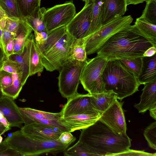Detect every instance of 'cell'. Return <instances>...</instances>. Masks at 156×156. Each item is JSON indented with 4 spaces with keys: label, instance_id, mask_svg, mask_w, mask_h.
I'll return each mask as SVG.
<instances>
[{
    "label": "cell",
    "instance_id": "cell-39",
    "mask_svg": "<svg viewBox=\"0 0 156 156\" xmlns=\"http://www.w3.org/2000/svg\"><path fill=\"white\" fill-rule=\"evenodd\" d=\"M156 156V153H150L143 151H139L131 150L130 149L127 151L119 154L116 156Z\"/></svg>",
    "mask_w": 156,
    "mask_h": 156
},
{
    "label": "cell",
    "instance_id": "cell-12",
    "mask_svg": "<svg viewBox=\"0 0 156 156\" xmlns=\"http://www.w3.org/2000/svg\"><path fill=\"white\" fill-rule=\"evenodd\" d=\"M20 130L29 138L44 141L57 140L64 132L58 128L36 122L25 124Z\"/></svg>",
    "mask_w": 156,
    "mask_h": 156
},
{
    "label": "cell",
    "instance_id": "cell-48",
    "mask_svg": "<svg viewBox=\"0 0 156 156\" xmlns=\"http://www.w3.org/2000/svg\"><path fill=\"white\" fill-rule=\"evenodd\" d=\"M149 110L151 116L155 120H156V106L150 108Z\"/></svg>",
    "mask_w": 156,
    "mask_h": 156
},
{
    "label": "cell",
    "instance_id": "cell-35",
    "mask_svg": "<svg viewBox=\"0 0 156 156\" xmlns=\"http://www.w3.org/2000/svg\"><path fill=\"white\" fill-rule=\"evenodd\" d=\"M13 81L12 73L0 69V84L2 90L10 86Z\"/></svg>",
    "mask_w": 156,
    "mask_h": 156
},
{
    "label": "cell",
    "instance_id": "cell-49",
    "mask_svg": "<svg viewBox=\"0 0 156 156\" xmlns=\"http://www.w3.org/2000/svg\"><path fill=\"white\" fill-rule=\"evenodd\" d=\"M6 18L4 17L0 20V28L2 30L4 29L6 23Z\"/></svg>",
    "mask_w": 156,
    "mask_h": 156
},
{
    "label": "cell",
    "instance_id": "cell-14",
    "mask_svg": "<svg viewBox=\"0 0 156 156\" xmlns=\"http://www.w3.org/2000/svg\"><path fill=\"white\" fill-rule=\"evenodd\" d=\"M14 99L5 95L0 99V112L9 124L10 127L21 128L25 121L24 117Z\"/></svg>",
    "mask_w": 156,
    "mask_h": 156
},
{
    "label": "cell",
    "instance_id": "cell-26",
    "mask_svg": "<svg viewBox=\"0 0 156 156\" xmlns=\"http://www.w3.org/2000/svg\"><path fill=\"white\" fill-rule=\"evenodd\" d=\"M44 68L34 38L32 43L30 54V76L37 73L42 72Z\"/></svg>",
    "mask_w": 156,
    "mask_h": 156
},
{
    "label": "cell",
    "instance_id": "cell-28",
    "mask_svg": "<svg viewBox=\"0 0 156 156\" xmlns=\"http://www.w3.org/2000/svg\"><path fill=\"white\" fill-rule=\"evenodd\" d=\"M12 74L13 81L12 84L3 89L2 91L4 95L14 100L18 96L23 85L21 81V72Z\"/></svg>",
    "mask_w": 156,
    "mask_h": 156
},
{
    "label": "cell",
    "instance_id": "cell-8",
    "mask_svg": "<svg viewBox=\"0 0 156 156\" xmlns=\"http://www.w3.org/2000/svg\"><path fill=\"white\" fill-rule=\"evenodd\" d=\"M87 62L68 60L60 69L58 85L62 97L68 99L78 93L81 74Z\"/></svg>",
    "mask_w": 156,
    "mask_h": 156
},
{
    "label": "cell",
    "instance_id": "cell-31",
    "mask_svg": "<svg viewBox=\"0 0 156 156\" xmlns=\"http://www.w3.org/2000/svg\"><path fill=\"white\" fill-rule=\"evenodd\" d=\"M146 5L140 17L156 25V0H146Z\"/></svg>",
    "mask_w": 156,
    "mask_h": 156
},
{
    "label": "cell",
    "instance_id": "cell-42",
    "mask_svg": "<svg viewBox=\"0 0 156 156\" xmlns=\"http://www.w3.org/2000/svg\"><path fill=\"white\" fill-rule=\"evenodd\" d=\"M0 156H22V155L14 150L9 148L2 153Z\"/></svg>",
    "mask_w": 156,
    "mask_h": 156
},
{
    "label": "cell",
    "instance_id": "cell-41",
    "mask_svg": "<svg viewBox=\"0 0 156 156\" xmlns=\"http://www.w3.org/2000/svg\"><path fill=\"white\" fill-rule=\"evenodd\" d=\"M14 37L11 39L6 44L4 49V51L7 58L9 55L13 54L14 44Z\"/></svg>",
    "mask_w": 156,
    "mask_h": 156
},
{
    "label": "cell",
    "instance_id": "cell-47",
    "mask_svg": "<svg viewBox=\"0 0 156 156\" xmlns=\"http://www.w3.org/2000/svg\"><path fill=\"white\" fill-rule=\"evenodd\" d=\"M9 148L7 145L2 142L0 144V155L2 153Z\"/></svg>",
    "mask_w": 156,
    "mask_h": 156
},
{
    "label": "cell",
    "instance_id": "cell-10",
    "mask_svg": "<svg viewBox=\"0 0 156 156\" xmlns=\"http://www.w3.org/2000/svg\"><path fill=\"white\" fill-rule=\"evenodd\" d=\"M85 2L83 9L66 26L67 32L76 39L87 37L90 24L92 1L87 0Z\"/></svg>",
    "mask_w": 156,
    "mask_h": 156
},
{
    "label": "cell",
    "instance_id": "cell-16",
    "mask_svg": "<svg viewBox=\"0 0 156 156\" xmlns=\"http://www.w3.org/2000/svg\"><path fill=\"white\" fill-rule=\"evenodd\" d=\"M100 116L99 114H83L61 117L58 121L72 132L93 125Z\"/></svg>",
    "mask_w": 156,
    "mask_h": 156
},
{
    "label": "cell",
    "instance_id": "cell-56",
    "mask_svg": "<svg viewBox=\"0 0 156 156\" xmlns=\"http://www.w3.org/2000/svg\"><path fill=\"white\" fill-rule=\"evenodd\" d=\"M81 0L83 1H84L85 2V1H86V0Z\"/></svg>",
    "mask_w": 156,
    "mask_h": 156
},
{
    "label": "cell",
    "instance_id": "cell-40",
    "mask_svg": "<svg viewBox=\"0 0 156 156\" xmlns=\"http://www.w3.org/2000/svg\"><path fill=\"white\" fill-rule=\"evenodd\" d=\"M16 35L15 34L8 31L4 30H2L1 43L4 51L7 43L11 39L14 37Z\"/></svg>",
    "mask_w": 156,
    "mask_h": 156
},
{
    "label": "cell",
    "instance_id": "cell-20",
    "mask_svg": "<svg viewBox=\"0 0 156 156\" xmlns=\"http://www.w3.org/2000/svg\"><path fill=\"white\" fill-rule=\"evenodd\" d=\"M91 95V101L94 108L100 115L117 99L116 94L111 90Z\"/></svg>",
    "mask_w": 156,
    "mask_h": 156
},
{
    "label": "cell",
    "instance_id": "cell-36",
    "mask_svg": "<svg viewBox=\"0 0 156 156\" xmlns=\"http://www.w3.org/2000/svg\"><path fill=\"white\" fill-rule=\"evenodd\" d=\"M0 69L4 70L11 73H20L19 65L16 63L7 58L5 61Z\"/></svg>",
    "mask_w": 156,
    "mask_h": 156
},
{
    "label": "cell",
    "instance_id": "cell-5",
    "mask_svg": "<svg viewBox=\"0 0 156 156\" xmlns=\"http://www.w3.org/2000/svg\"><path fill=\"white\" fill-rule=\"evenodd\" d=\"M11 134L3 142L22 156H35L46 154L56 155L65 151L72 144H64L59 140L46 141L34 140L24 135L20 130Z\"/></svg>",
    "mask_w": 156,
    "mask_h": 156
},
{
    "label": "cell",
    "instance_id": "cell-4",
    "mask_svg": "<svg viewBox=\"0 0 156 156\" xmlns=\"http://www.w3.org/2000/svg\"><path fill=\"white\" fill-rule=\"evenodd\" d=\"M105 90H112L120 101L138 91L137 78L119 59L108 61L103 74Z\"/></svg>",
    "mask_w": 156,
    "mask_h": 156
},
{
    "label": "cell",
    "instance_id": "cell-50",
    "mask_svg": "<svg viewBox=\"0 0 156 156\" xmlns=\"http://www.w3.org/2000/svg\"><path fill=\"white\" fill-rule=\"evenodd\" d=\"M10 129L5 127L0 123V135H2Z\"/></svg>",
    "mask_w": 156,
    "mask_h": 156
},
{
    "label": "cell",
    "instance_id": "cell-21",
    "mask_svg": "<svg viewBox=\"0 0 156 156\" xmlns=\"http://www.w3.org/2000/svg\"><path fill=\"white\" fill-rule=\"evenodd\" d=\"M25 120V124L35 122L44 119H59L61 117V112L51 113L30 108H19Z\"/></svg>",
    "mask_w": 156,
    "mask_h": 156
},
{
    "label": "cell",
    "instance_id": "cell-53",
    "mask_svg": "<svg viewBox=\"0 0 156 156\" xmlns=\"http://www.w3.org/2000/svg\"><path fill=\"white\" fill-rule=\"evenodd\" d=\"M5 95L3 92L2 89L0 84V99L2 98Z\"/></svg>",
    "mask_w": 156,
    "mask_h": 156
},
{
    "label": "cell",
    "instance_id": "cell-45",
    "mask_svg": "<svg viewBox=\"0 0 156 156\" xmlns=\"http://www.w3.org/2000/svg\"><path fill=\"white\" fill-rule=\"evenodd\" d=\"M7 59V57L3 49L0 47V68Z\"/></svg>",
    "mask_w": 156,
    "mask_h": 156
},
{
    "label": "cell",
    "instance_id": "cell-46",
    "mask_svg": "<svg viewBox=\"0 0 156 156\" xmlns=\"http://www.w3.org/2000/svg\"><path fill=\"white\" fill-rule=\"evenodd\" d=\"M146 0H126L127 5L130 4L136 5L143 3Z\"/></svg>",
    "mask_w": 156,
    "mask_h": 156
},
{
    "label": "cell",
    "instance_id": "cell-11",
    "mask_svg": "<svg viewBox=\"0 0 156 156\" xmlns=\"http://www.w3.org/2000/svg\"><path fill=\"white\" fill-rule=\"evenodd\" d=\"M123 103L115 99L101 115L99 120L116 134H126L127 129L124 114L122 108Z\"/></svg>",
    "mask_w": 156,
    "mask_h": 156
},
{
    "label": "cell",
    "instance_id": "cell-1",
    "mask_svg": "<svg viewBox=\"0 0 156 156\" xmlns=\"http://www.w3.org/2000/svg\"><path fill=\"white\" fill-rule=\"evenodd\" d=\"M79 141L95 156H116L127 151L131 140L127 134H116L99 119L82 129Z\"/></svg>",
    "mask_w": 156,
    "mask_h": 156
},
{
    "label": "cell",
    "instance_id": "cell-29",
    "mask_svg": "<svg viewBox=\"0 0 156 156\" xmlns=\"http://www.w3.org/2000/svg\"><path fill=\"white\" fill-rule=\"evenodd\" d=\"M122 65L137 79L142 69L143 57L119 59Z\"/></svg>",
    "mask_w": 156,
    "mask_h": 156
},
{
    "label": "cell",
    "instance_id": "cell-2",
    "mask_svg": "<svg viewBox=\"0 0 156 156\" xmlns=\"http://www.w3.org/2000/svg\"><path fill=\"white\" fill-rule=\"evenodd\" d=\"M152 46L131 25L110 37L97 52V55L108 61L142 57Z\"/></svg>",
    "mask_w": 156,
    "mask_h": 156
},
{
    "label": "cell",
    "instance_id": "cell-18",
    "mask_svg": "<svg viewBox=\"0 0 156 156\" xmlns=\"http://www.w3.org/2000/svg\"><path fill=\"white\" fill-rule=\"evenodd\" d=\"M144 85L140 102L134 105L139 112L142 114L156 106V80Z\"/></svg>",
    "mask_w": 156,
    "mask_h": 156
},
{
    "label": "cell",
    "instance_id": "cell-43",
    "mask_svg": "<svg viewBox=\"0 0 156 156\" xmlns=\"http://www.w3.org/2000/svg\"><path fill=\"white\" fill-rule=\"evenodd\" d=\"M156 47L152 46L147 49L144 53L143 57H151L156 54Z\"/></svg>",
    "mask_w": 156,
    "mask_h": 156
},
{
    "label": "cell",
    "instance_id": "cell-22",
    "mask_svg": "<svg viewBox=\"0 0 156 156\" xmlns=\"http://www.w3.org/2000/svg\"><path fill=\"white\" fill-rule=\"evenodd\" d=\"M136 31L156 47V25L151 23L140 17L133 25Z\"/></svg>",
    "mask_w": 156,
    "mask_h": 156
},
{
    "label": "cell",
    "instance_id": "cell-15",
    "mask_svg": "<svg viewBox=\"0 0 156 156\" xmlns=\"http://www.w3.org/2000/svg\"><path fill=\"white\" fill-rule=\"evenodd\" d=\"M34 38V35L32 33L21 51L18 53L12 54L7 58L8 59L19 65L21 73V81L23 85L30 76V54L32 43Z\"/></svg>",
    "mask_w": 156,
    "mask_h": 156
},
{
    "label": "cell",
    "instance_id": "cell-44",
    "mask_svg": "<svg viewBox=\"0 0 156 156\" xmlns=\"http://www.w3.org/2000/svg\"><path fill=\"white\" fill-rule=\"evenodd\" d=\"M0 123L3 125L5 127L10 129L11 127L9 123L4 117L2 113L0 112Z\"/></svg>",
    "mask_w": 156,
    "mask_h": 156
},
{
    "label": "cell",
    "instance_id": "cell-23",
    "mask_svg": "<svg viewBox=\"0 0 156 156\" xmlns=\"http://www.w3.org/2000/svg\"><path fill=\"white\" fill-rule=\"evenodd\" d=\"M92 0L91 23L86 37L96 32L102 26L101 0Z\"/></svg>",
    "mask_w": 156,
    "mask_h": 156
},
{
    "label": "cell",
    "instance_id": "cell-38",
    "mask_svg": "<svg viewBox=\"0 0 156 156\" xmlns=\"http://www.w3.org/2000/svg\"><path fill=\"white\" fill-rule=\"evenodd\" d=\"M59 141L64 144L72 143L76 140V138L69 132H64L60 135Z\"/></svg>",
    "mask_w": 156,
    "mask_h": 156
},
{
    "label": "cell",
    "instance_id": "cell-32",
    "mask_svg": "<svg viewBox=\"0 0 156 156\" xmlns=\"http://www.w3.org/2000/svg\"><path fill=\"white\" fill-rule=\"evenodd\" d=\"M64 156H95L80 141L78 140L74 145L65 150Z\"/></svg>",
    "mask_w": 156,
    "mask_h": 156
},
{
    "label": "cell",
    "instance_id": "cell-52",
    "mask_svg": "<svg viewBox=\"0 0 156 156\" xmlns=\"http://www.w3.org/2000/svg\"><path fill=\"white\" fill-rule=\"evenodd\" d=\"M0 8L3 10L5 12V13L6 14V9L5 5L4 4V3L2 0H0Z\"/></svg>",
    "mask_w": 156,
    "mask_h": 156
},
{
    "label": "cell",
    "instance_id": "cell-54",
    "mask_svg": "<svg viewBox=\"0 0 156 156\" xmlns=\"http://www.w3.org/2000/svg\"><path fill=\"white\" fill-rule=\"evenodd\" d=\"M2 36V30H1V29L0 28V47H1L2 48V43H1Z\"/></svg>",
    "mask_w": 156,
    "mask_h": 156
},
{
    "label": "cell",
    "instance_id": "cell-6",
    "mask_svg": "<svg viewBox=\"0 0 156 156\" xmlns=\"http://www.w3.org/2000/svg\"><path fill=\"white\" fill-rule=\"evenodd\" d=\"M133 20L130 15L117 18L102 26L96 32L84 38L87 55L96 53L113 35L130 26Z\"/></svg>",
    "mask_w": 156,
    "mask_h": 156
},
{
    "label": "cell",
    "instance_id": "cell-55",
    "mask_svg": "<svg viewBox=\"0 0 156 156\" xmlns=\"http://www.w3.org/2000/svg\"><path fill=\"white\" fill-rule=\"evenodd\" d=\"M3 138L1 136V135H0V144H1L2 142Z\"/></svg>",
    "mask_w": 156,
    "mask_h": 156
},
{
    "label": "cell",
    "instance_id": "cell-7",
    "mask_svg": "<svg viewBox=\"0 0 156 156\" xmlns=\"http://www.w3.org/2000/svg\"><path fill=\"white\" fill-rule=\"evenodd\" d=\"M108 61L97 55L87 61L82 71L80 81L84 89L90 94L105 90L103 74Z\"/></svg>",
    "mask_w": 156,
    "mask_h": 156
},
{
    "label": "cell",
    "instance_id": "cell-37",
    "mask_svg": "<svg viewBox=\"0 0 156 156\" xmlns=\"http://www.w3.org/2000/svg\"><path fill=\"white\" fill-rule=\"evenodd\" d=\"M48 33L47 31L34 32V41L37 45L44 44L47 39Z\"/></svg>",
    "mask_w": 156,
    "mask_h": 156
},
{
    "label": "cell",
    "instance_id": "cell-17",
    "mask_svg": "<svg viewBox=\"0 0 156 156\" xmlns=\"http://www.w3.org/2000/svg\"><path fill=\"white\" fill-rule=\"evenodd\" d=\"M102 26L122 16L127 10L126 0H101Z\"/></svg>",
    "mask_w": 156,
    "mask_h": 156
},
{
    "label": "cell",
    "instance_id": "cell-33",
    "mask_svg": "<svg viewBox=\"0 0 156 156\" xmlns=\"http://www.w3.org/2000/svg\"><path fill=\"white\" fill-rule=\"evenodd\" d=\"M144 135L149 147L152 149H156V122L155 121L144 129Z\"/></svg>",
    "mask_w": 156,
    "mask_h": 156
},
{
    "label": "cell",
    "instance_id": "cell-19",
    "mask_svg": "<svg viewBox=\"0 0 156 156\" xmlns=\"http://www.w3.org/2000/svg\"><path fill=\"white\" fill-rule=\"evenodd\" d=\"M137 79L140 85L156 80V54L151 57H143L141 71Z\"/></svg>",
    "mask_w": 156,
    "mask_h": 156
},
{
    "label": "cell",
    "instance_id": "cell-25",
    "mask_svg": "<svg viewBox=\"0 0 156 156\" xmlns=\"http://www.w3.org/2000/svg\"><path fill=\"white\" fill-rule=\"evenodd\" d=\"M46 10L44 7L40 8L32 15L25 18L34 32L47 31L43 19Z\"/></svg>",
    "mask_w": 156,
    "mask_h": 156
},
{
    "label": "cell",
    "instance_id": "cell-24",
    "mask_svg": "<svg viewBox=\"0 0 156 156\" xmlns=\"http://www.w3.org/2000/svg\"><path fill=\"white\" fill-rule=\"evenodd\" d=\"M84 39L74 40L69 52L68 60L80 62L87 61Z\"/></svg>",
    "mask_w": 156,
    "mask_h": 156
},
{
    "label": "cell",
    "instance_id": "cell-13",
    "mask_svg": "<svg viewBox=\"0 0 156 156\" xmlns=\"http://www.w3.org/2000/svg\"><path fill=\"white\" fill-rule=\"evenodd\" d=\"M91 97V95L89 93L86 94L78 93L68 99L60 112L61 117L83 114H100L94 108Z\"/></svg>",
    "mask_w": 156,
    "mask_h": 156
},
{
    "label": "cell",
    "instance_id": "cell-51",
    "mask_svg": "<svg viewBox=\"0 0 156 156\" xmlns=\"http://www.w3.org/2000/svg\"><path fill=\"white\" fill-rule=\"evenodd\" d=\"M4 17H8L5 12L0 8V20Z\"/></svg>",
    "mask_w": 156,
    "mask_h": 156
},
{
    "label": "cell",
    "instance_id": "cell-9",
    "mask_svg": "<svg viewBox=\"0 0 156 156\" xmlns=\"http://www.w3.org/2000/svg\"><path fill=\"white\" fill-rule=\"evenodd\" d=\"M76 14L75 7L72 1L48 9L43 17L47 32L48 33L61 27L66 26Z\"/></svg>",
    "mask_w": 156,
    "mask_h": 156
},
{
    "label": "cell",
    "instance_id": "cell-34",
    "mask_svg": "<svg viewBox=\"0 0 156 156\" xmlns=\"http://www.w3.org/2000/svg\"><path fill=\"white\" fill-rule=\"evenodd\" d=\"M6 9L8 17L18 19H24L18 9L16 0H3Z\"/></svg>",
    "mask_w": 156,
    "mask_h": 156
},
{
    "label": "cell",
    "instance_id": "cell-30",
    "mask_svg": "<svg viewBox=\"0 0 156 156\" xmlns=\"http://www.w3.org/2000/svg\"><path fill=\"white\" fill-rule=\"evenodd\" d=\"M33 31L28 25L22 31L15 36L14 39L13 54L18 53L21 51Z\"/></svg>",
    "mask_w": 156,
    "mask_h": 156
},
{
    "label": "cell",
    "instance_id": "cell-3",
    "mask_svg": "<svg viewBox=\"0 0 156 156\" xmlns=\"http://www.w3.org/2000/svg\"><path fill=\"white\" fill-rule=\"evenodd\" d=\"M74 40L64 26L48 32L44 44L36 45L42 63L47 71L52 72L60 69L68 60Z\"/></svg>",
    "mask_w": 156,
    "mask_h": 156
},
{
    "label": "cell",
    "instance_id": "cell-27",
    "mask_svg": "<svg viewBox=\"0 0 156 156\" xmlns=\"http://www.w3.org/2000/svg\"><path fill=\"white\" fill-rule=\"evenodd\" d=\"M20 12L23 18L32 15L40 8L41 0H16Z\"/></svg>",
    "mask_w": 156,
    "mask_h": 156
}]
</instances>
